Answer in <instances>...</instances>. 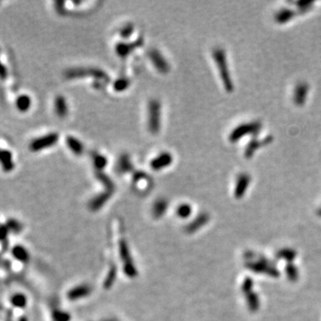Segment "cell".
Segmentation results:
<instances>
[{
  "label": "cell",
  "instance_id": "cell-7",
  "mask_svg": "<svg viewBox=\"0 0 321 321\" xmlns=\"http://www.w3.org/2000/svg\"><path fill=\"white\" fill-rule=\"evenodd\" d=\"M143 45L144 39L142 38H139L131 43H118L115 47L116 54L121 58H125L129 56L134 50H136L138 47H141Z\"/></svg>",
  "mask_w": 321,
  "mask_h": 321
},
{
  "label": "cell",
  "instance_id": "cell-10",
  "mask_svg": "<svg viewBox=\"0 0 321 321\" xmlns=\"http://www.w3.org/2000/svg\"><path fill=\"white\" fill-rule=\"evenodd\" d=\"M309 87L306 85L305 83H301L299 85L297 86L295 90V94H294V100L295 103L298 106H302L304 105L306 98L308 96Z\"/></svg>",
  "mask_w": 321,
  "mask_h": 321
},
{
  "label": "cell",
  "instance_id": "cell-5",
  "mask_svg": "<svg viewBox=\"0 0 321 321\" xmlns=\"http://www.w3.org/2000/svg\"><path fill=\"white\" fill-rule=\"evenodd\" d=\"M261 128V123L259 122H250V123H244L236 127L235 129L232 130L229 135V140L231 142L237 141L240 138L245 137L248 134L256 132Z\"/></svg>",
  "mask_w": 321,
  "mask_h": 321
},
{
  "label": "cell",
  "instance_id": "cell-12",
  "mask_svg": "<svg viewBox=\"0 0 321 321\" xmlns=\"http://www.w3.org/2000/svg\"><path fill=\"white\" fill-rule=\"evenodd\" d=\"M117 168H118V171L121 173H126V172L131 171L133 165L129 155L126 154H121L118 160Z\"/></svg>",
  "mask_w": 321,
  "mask_h": 321
},
{
  "label": "cell",
  "instance_id": "cell-17",
  "mask_svg": "<svg viewBox=\"0 0 321 321\" xmlns=\"http://www.w3.org/2000/svg\"><path fill=\"white\" fill-rule=\"evenodd\" d=\"M18 108L21 111H26L28 110L30 107V99L29 97L22 96L20 99H18Z\"/></svg>",
  "mask_w": 321,
  "mask_h": 321
},
{
  "label": "cell",
  "instance_id": "cell-11",
  "mask_svg": "<svg viewBox=\"0 0 321 321\" xmlns=\"http://www.w3.org/2000/svg\"><path fill=\"white\" fill-rule=\"evenodd\" d=\"M66 143L70 150L76 155H82L84 153V146L81 140L73 136H69L66 138Z\"/></svg>",
  "mask_w": 321,
  "mask_h": 321
},
{
  "label": "cell",
  "instance_id": "cell-2",
  "mask_svg": "<svg viewBox=\"0 0 321 321\" xmlns=\"http://www.w3.org/2000/svg\"><path fill=\"white\" fill-rule=\"evenodd\" d=\"M65 77L69 80L80 79V78L92 77L98 81H104L107 82L109 81V76L101 69L96 67H75L67 70L64 73Z\"/></svg>",
  "mask_w": 321,
  "mask_h": 321
},
{
  "label": "cell",
  "instance_id": "cell-13",
  "mask_svg": "<svg viewBox=\"0 0 321 321\" xmlns=\"http://www.w3.org/2000/svg\"><path fill=\"white\" fill-rule=\"evenodd\" d=\"M91 158H92V162H93L95 168L97 169V171H103L108 164V160L107 157L103 154H99L98 152L92 153Z\"/></svg>",
  "mask_w": 321,
  "mask_h": 321
},
{
  "label": "cell",
  "instance_id": "cell-8",
  "mask_svg": "<svg viewBox=\"0 0 321 321\" xmlns=\"http://www.w3.org/2000/svg\"><path fill=\"white\" fill-rule=\"evenodd\" d=\"M172 162H173L172 154L168 153V152H163L151 161L150 166L154 171H160V170H163L164 168L170 166Z\"/></svg>",
  "mask_w": 321,
  "mask_h": 321
},
{
  "label": "cell",
  "instance_id": "cell-1",
  "mask_svg": "<svg viewBox=\"0 0 321 321\" xmlns=\"http://www.w3.org/2000/svg\"><path fill=\"white\" fill-rule=\"evenodd\" d=\"M213 57L217 65L220 80L222 81L223 86L227 92H232L234 90V84L232 81L231 74L227 64V56L222 48L217 47L213 51Z\"/></svg>",
  "mask_w": 321,
  "mask_h": 321
},
{
  "label": "cell",
  "instance_id": "cell-6",
  "mask_svg": "<svg viewBox=\"0 0 321 321\" xmlns=\"http://www.w3.org/2000/svg\"><path fill=\"white\" fill-rule=\"evenodd\" d=\"M148 56H149V59L152 62V64H154V67L158 71L159 73L166 74L170 72V69H171L170 64L158 49L153 48V49L149 50Z\"/></svg>",
  "mask_w": 321,
  "mask_h": 321
},
{
  "label": "cell",
  "instance_id": "cell-14",
  "mask_svg": "<svg viewBox=\"0 0 321 321\" xmlns=\"http://www.w3.org/2000/svg\"><path fill=\"white\" fill-rule=\"evenodd\" d=\"M295 15H296V12L291 9H282L276 14L275 20L278 23H285L295 17Z\"/></svg>",
  "mask_w": 321,
  "mask_h": 321
},
{
  "label": "cell",
  "instance_id": "cell-16",
  "mask_svg": "<svg viewBox=\"0 0 321 321\" xmlns=\"http://www.w3.org/2000/svg\"><path fill=\"white\" fill-rule=\"evenodd\" d=\"M133 32H134V25H133L132 23L128 22L120 29V38L124 39H128L133 34Z\"/></svg>",
  "mask_w": 321,
  "mask_h": 321
},
{
  "label": "cell",
  "instance_id": "cell-3",
  "mask_svg": "<svg viewBox=\"0 0 321 321\" xmlns=\"http://www.w3.org/2000/svg\"><path fill=\"white\" fill-rule=\"evenodd\" d=\"M162 125V106L158 100H150L147 107V127L152 134H157Z\"/></svg>",
  "mask_w": 321,
  "mask_h": 321
},
{
  "label": "cell",
  "instance_id": "cell-4",
  "mask_svg": "<svg viewBox=\"0 0 321 321\" xmlns=\"http://www.w3.org/2000/svg\"><path fill=\"white\" fill-rule=\"evenodd\" d=\"M59 139V135L57 133H50L46 136L34 139L30 144V150L33 152H39L48 147L55 146Z\"/></svg>",
  "mask_w": 321,
  "mask_h": 321
},
{
  "label": "cell",
  "instance_id": "cell-15",
  "mask_svg": "<svg viewBox=\"0 0 321 321\" xmlns=\"http://www.w3.org/2000/svg\"><path fill=\"white\" fill-rule=\"evenodd\" d=\"M129 84L130 82L127 78H119L113 83V90H115L116 92H122L128 89Z\"/></svg>",
  "mask_w": 321,
  "mask_h": 321
},
{
  "label": "cell",
  "instance_id": "cell-9",
  "mask_svg": "<svg viewBox=\"0 0 321 321\" xmlns=\"http://www.w3.org/2000/svg\"><path fill=\"white\" fill-rule=\"evenodd\" d=\"M54 106H55V111H56V115L58 117L65 118L66 116L68 115V104H67L65 98H64L63 96L56 97Z\"/></svg>",
  "mask_w": 321,
  "mask_h": 321
}]
</instances>
